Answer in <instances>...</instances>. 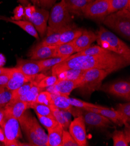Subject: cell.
I'll return each mask as SVG.
<instances>
[{"mask_svg": "<svg viewBox=\"0 0 130 146\" xmlns=\"http://www.w3.org/2000/svg\"><path fill=\"white\" fill-rule=\"evenodd\" d=\"M130 60L113 52L96 55H72L65 60L51 68L52 75H57L68 69L88 70L99 69L107 70L111 74L128 66Z\"/></svg>", "mask_w": 130, "mask_h": 146, "instance_id": "obj_1", "label": "cell"}, {"mask_svg": "<svg viewBox=\"0 0 130 146\" xmlns=\"http://www.w3.org/2000/svg\"><path fill=\"white\" fill-rule=\"evenodd\" d=\"M98 45L106 50L117 54L130 60V48L116 35L100 26L96 33Z\"/></svg>", "mask_w": 130, "mask_h": 146, "instance_id": "obj_2", "label": "cell"}, {"mask_svg": "<svg viewBox=\"0 0 130 146\" xmlns=\"http://www.w3.org/2000/svg\"><path fill=\"white\" fill-rule=\"evenodd\" d=\"M107 27L111 29L121 36L130 38V11L124 9L109 14L103 20Z\"/></svg>", "mask_w": 130, "mask_h": 146, "instance_id": "obj_3", "label": "cell"}, {"mask_svg": "<svg viewBox=\"0 0 130 146\" xmlns=\"http://www.w3.org/2000/svg\"><path fill=\"white\" fill-rule=\"evenodd\" d=\"M110 74L107 70L96 68L85 70L78 89L85 94H91L100 90L103 80Z\"/></svg>", "mask_w": 130, "mask_h": 146, "instance_id": "obj_4", "label": "cell"}, {"mask_svg": "<svg viewBox=\"0 0 130 146\" xmlns=\"http://www.w3.org/2000/svg\"><path fill=\"white\" fill-rule=\"evenodd\" d=\"M0 126L3 129L5 136L6 143L5 145H30L29 144L22 143L19 141L22 139V135L19 121L17 118L5 113L4 119Z\"/></svg>", "mask_w": 130, "mask_h": 146, "instance_id": "obj_5", "label": "cell"}, {"mask_svg": "<svg viewBox=\"0 0 130 146\" xmlns=\"http://www.w3.org/2000/svg\"><path fill=\"white\" fill-rule=\"evenodd\" d=\"M52 8L48 19V27L52 29H59L71 25L72 18L64 2L60 0Z\"/></svg>", "mask_w": 130, "mask_h": 146, "instance_id": "obj_6", "label": "cell"}, {"mask_svg": "<svg viewBox=\"0 0 130 146\" xmlns=\"http://www.w3.org/2000/svg\"><path fill=\"white\" fill-rule=\"evenodd\" d=\"M109 0H95L86 5L82 15L89 19L103 20L109 14Z\"/></svg>", "mask_w": 130, "mask_h": 146, "instance_id": "obj_7", "label": "cell"}, {"mask_svg": "<svg viewBox=\"0 0 130 146\" xmlns=\"http://www.w3.org/2000/svg\"><path fill=\"white\" fill-rule=\"evenodd\" d=\"M32 115L31 112L27 110L18 119L21 128L23 131L26 139L31 145L46 146L35 132L32 125Z\"/></svg>", "mask_w": 130, "mask_h": 146, "instance_id": "obj_8", "label": "cell"}, {"mask_svg": "<svg viewBox=\"0 0 130 146\" xmlns=\"http://www.w3.org/2000/svg\"><path fill=\"white\" fill-rule=\"evenodd\" d=\"M68 129L69 133L79 146L88 145L85 123L82 115L77 116V118L70 123Z\"/></svg>", "mask_w": 130, "mask_h": 146, "instance_id": "obj_9", "label": "cell"}, {"mask_svg": "<svg viewBox=\"0 0 130 146\" xmlns=\"http://www.w3.org/2000/svg\"><path fill=\"white\" fill-rule=\"evenodd\" d=\"M100 90L126 100H130V83L129 81H115L101 86Z\"/></svg>", "mask_w": 130, "mask_h": 146, "instance_id": "obj_10", "label": "cell"}, {"mask_svg": "<svg viewBox=\"0 0 130 146\" xmlns=\"http://www.w3.org/2000/svg\"><path fill=\"white\" fill-rule=\"evenodd\" d=\"M49 17V12L47 9L37 6L35 12L29 20L33 25L38 33L41 37L45 36L46 33Z\"/></svg>", "mask_w": 130, "mask_h": 146, "instance_id": "obj_11", "label": "cell"}, {"mask_svg": "<svg viewBox=\"0 0 130 146\" xmlns=\"http://www.w3.org/2000/svg\"><path fill=\"white\" fill-rule=\"evenodd\" d=\"M79 115H82L85 125L89 126L105 128L111 124V121L103 115L90 111L83 110L79 111Z\"/></svg>", "mask_w": 130, "mask_h": 146, "instance_id": "obj_12", "label": "cell"}, {"mask_svg": "<svg viewBox=\"0 0 130 146\" xmlns=\"http://www.w3.org/2000/svg\"><path fill=\"white\" fill-rule=\"evenodd\" d=\"M15 68L25 75L31 78H35L41 72H43L39 61L32 59L18 58Z\"/></svg>", "mask_w": 130, "mask_h": 146, "instance_id": "obj_13", "label": "cell"}, {"mask_svg": "<svg viewBox=\"0 0 130 146\" xmlns=\"http://www.w3.org/2000/svg\"><path fill=\"white\" fill-rule=\"evenodd\" d=\"M81 79L76 80H59L55 84L46 87L45 90L50 93H58L68 96L74 89L78 88L81 83Z\"/></svg>", "mask_w": 130, "mask_h": 146, "instance_id": "obj_14", "label": "cell"}, {"mask_svg": "<svg viewBox=\"0 0 130 146\" xmlns=\"http://www.w3.org/2000/svg\"><path fill=\"white\" fill-rule=\"evenodd\" d=\"M9 79L7 84L6 88L11 90L18 89L21 86L27 82L35 80V78H31L25 75L22 72L15 67L12 68L8 73Z\"/></svg>", "mask_w": 130, "mask_h": 146, "instance_id": "obj_15", "label": "cell"}, {"mask_svg": "<svg viewBox=\"0 0 130 146\" xmlns=\"http://www.w3.org/2000/svg\"><path fill=\"white\" fill-rule=\"evenodd\" d=\"M57 46H44L40 43L33 47L29 52L30 59L42 60L54 57Z\"/></svg>", "mask_w": 130, "mask_h": 146, "instance_id": "obj_16", "label": "cell"}, {"mask_svg": "<svg viewBox=\"0 0 130 146\" xmlns=\"http://www.w3.org/2000/svg\"><path fill=\"white\" fill-rule=\"evenodd\" d=\"M96 34L91 31L83 30L82 34L73 41L75 52L82 51L89 47L96 40Z\"/></svg>", "mask_w": 130, "mask_h": 146, "instance_id": "obj_17", "label": "cell"}, {"mask_svg": "<svg viewBox=\"0 0 130 146\" xmlns=\"http://www.w3.org/2000/svg\"><path fill=\"white\" fill-rule=\"evenodd\" d=\"M5 112L19 119L29 108V104L25 101L17 100L11 101L4 108Z\"/></svg>", "mask_w": 130, "mask_h": 146, "instance_id": "obj_18", "label": "cell"}, {"mask_svg": "<svg viewBox=\"0 0 130 146\" xmlns=\"http://www.w3.org/2000/svg\"><path fill=\"white\" fill-rule=\"evenodd\" d=\"M71 25V24L59 29H52L47 27L46 36L39 43L44 46H57L61 35Z\"/></svg>", "mask_w": 130, "mask_h": 146, "instance_id": "obj_19", "label": "cell"}, {"mask_svg": "<svg viewBox=\"0 0 130 146\" xmlns=\"http://www.w3.org/2000/svg\"><path fill=\"white\" fill-rule=\"evenodd\" d=\"M49 106L54 119L62 126L64 130H67L71 123V113L68 111L59 109L53 104Z\"/></svg>", "mask_w": 130, "mask_h": 146, "instance_id": "obj_20", "label": "cell"}, {"mask_svg": "<svg viewBox=\"0 0 130 146\" xmlns=\"http://www.w3.org/2000/svg\"><path fill=\"white\" fill-rule=\"evenodd\" d=\"M85 110L102 115L107 118H108L109 120H110L111 122H113V123L117 124L119 126H122L123 125H124L121 116L120 115L119 113L117 111V110L111 109L109 108H88Z\"/></svg>", "mask_w": 130, "mask_h": 146, "instance_id": "obj_21", "label": "cell"}, {"mask_svg": "<svg viewBox=\"0 0 130 146\" xmlns=\"http://www.w3.org/2000/svg\"><path fill=\"white\" fill-rule=\"evenodd\" d=\"M63 130L64 129L60 124L47 130L48 146H61Z\"/></svg>", "mask_w": 130, "mask_h": 146, "instance_id": "obj_22", "label": "cell"}, {"mask_svg": "<svg viewBox=\"0 0 130 146\" xmlns=\"http://www.w3.org/2000/svg\"><path fill=\"white\" fill-rule=\"evenodd\" d=\"M82 31L83 29L75 27L71 25L62 33L57 45L73 41L82 34Z\"/></svg>", "mask_w": 130, "mask_h": 146, "instance_id": "obj_23", "label": "cell"}, {"mask_svg": "<svg viewBox=\"0 0 130 146\" xmlns=\"http://www.w3.org/2000/svg\"><path fill=\"white\" fill-rule=\"evenodd\" d=\"M70 13L77 15H82L83 11L88 4L87 0H63Z\"/></svg>", "mask_w": 130, "mask_h": 146, "instance_id": "obj_24", "label": "cell"}, {"mask_svg": "<svg viewBox=\"0 0 130 146\" xmlns=\"http://www.w3.org/2000/svg\"><path fill=\"white\" fill-rule=\"evenodd\" d=\"M5 21L12 23L13 24H15L21 27L22 30L26 32L29 35L33 36L36 39L39 40V33L36 29H35L33 25L29 21L26 20H19V21H13L10 18H5Z\"/></svg>", "mask_w": 130, "mask_h": 146, "instance_id": "obj_25", "label": "cell"}, {"mask_svg": "<svg viewBox=\"0 0 130 146\" xmlns=\"http://www.w3.org/2000/svg\"><path fill=\"white\" fill-rule=\"evenodd\" d=\"M85 70L77 69H68L61 72L59 74L56 75L57 76L59 80H76L82 78Z\"/></svg>", "mask_w": 130, "mask_h": 146, "instance_id": "obj_26", "label": "cell"}, {"mask_svg": "<svg viewBox=\"0 0 130 146\" xmlns=\"http://www.w3.org/2000/svg\"><path fill=\"white\" fill-rule=\"evenodd\" d=\"M75 52L73 41L57 46L54 57H69Z\"/></svg>", "mask_w": 130, "mask_h": 146, "instance_id": "obj_27", "label": "cell"}, {"mask_svg": "<svg viewBox=\"0 0 130 146\" xmlns=\"http://www.w3.org/2000/svg\"><path fill=\"white\" fill-rule=\"evenodd\" d=\"M44 90L45 89L40 88V87H39L37 83L35 80L34 84H33V86L32 87L31 90L29 91L26 94L19 97L17 100L25 101V102H26V103H28L29 105H30V104L35 103L39 93L40 92Z\"/></svg>", "mask_w": 130, "mask_h": 146, "instance_id": "obj_28", "label": "cell"}, {"mask_svg": "<svg viewBox=\"0 0 130 146\" xmlns=\"http://www.w3.org/2000/svg\"><path fill=\"white\" fill-rule=\"evenodd\" d=\"M35 80L37 83L39 87L43 89H45L46 87L53 86L55 84L59 79L56 75H52L49 76H44L42 75H36Z\"/></svg>", "mask_w": 130, "mask_h": 146, "instance_id": "obj_29", "label": "cell"}, {"mask_svg": "<svg viewBox=\"0 0 130 146\" xmlns=\"http://www.w3.org/2000/svg\"><path fill=\"white\" fill-rule=\"evenodd\" d=\"M68 98L67 96L60 94L54 99L53 104L60 110L68 111L71 113L74 107L69 104Z\"/></svg>", "mask_w": 130, "mask_h": 146, "instance_id": "obj_30", "label": "cell"}, {"mask_svg": "<svg viewBox=\"0 0 130 146\" xmlns=\"http://www.w3.org/2000/svg\"><path fill=\"white\" fill-rule=\"evenodd\" d=\"M68 57H52L47 59L39 60L43 72L51 69L55 65L65 60Z\"/></svg>", "mask_w": 130, "mask_h": 146, "instance_id": "obj_31", "label": "cell"}, {"mask_svg": "<svg viewBox=\"0 0 130 146\" xmlns=\"http://www.w3.org/2000/svg\"><path fill=\"white\" fill-rule=\"evenodd\" d=\"M130 0H109V13L124 9H129Z\"/></svg>", "mask_w": 130, "mask_h": 146, "instance_id": "obj_32", "label": "cell"}, {"mask_svg": "<svg viewBox=\"0 0 130 146\" xmlns=\"http://www.w3.org/2000/svg\"><path fill=\"white\" fill-rule=\"evenodd\" d=\"M32 125L37 137L46 146H48V135L39 123L37 119L33 115L32 116Z\"/></svg>", "mask_w": 130, "mask_h": 146, "instance_id": "obj_33", "label": "cell"}, {"mask_svg": "<svg viewBox=\"0 0 130 146\" xmlns=\"http://www.w3.org/2000/svg\"><path fill=\"white\" fill-rule=\"evenodd\" d=\"M114 146H128L129 139L125 136L124 131L115 130L112 135Z\"/></svg>", "mask_w": 130, "mask_h": 146, "instance_id": "obj_34", "label": "cell"}, {"mask_svg": "<svg viewBox=\"0 0 130 146\" xmlns=\"http://www.w3.org/2000/svg\"><path fill=\"white\" fill-rule=\"evenodd\" d=\"M33 108L35 110L36 113H38L43 116H48V117L54 119L51 110L49 106L34 103L29 105V108Z\"/></svg>", "mask_w": 130, "mask_h": 146, "instance_id": "obj_35", "label": "cell"}, {"mask_svg": "<svg viewBox=\"0 0 130 146\" xmlns=\"http://www.w3.org/2000/svg\"><path fill=\"white\" fill-rule=\"evenodd\" d=\"M110 51L107 50H106L102 47H101L99 45H95L92 46H90L88 48H86L82 51L77 52V54H74L75 55H100L105 54L109 53Z\"/></svg>", "mask_w": 130, "mask_h": 146, "instance_id": "obj_36", "label": "cell"}, {"mask_svg": "<svg viewBox=\"0 0 130 146\" xmlns=\"http://www.w3.org/2000/svg\"><path fill=\"white\" fill-rule=\"evenodd\" d=\"M68 100L69 102V104L73 107L76 108L85 110L88 108H106L107 107H102L101 106H98L96 104H93L92 103H87V102L83 101L81 100H78L77 98H68Z\"/></svg>", "mask_w": 130, "mask_h": 146, "instance_id": "obj_37", "label": "cell"}, {"mask_svg": "<svg viewBox=\"0 0 130 146\" xmlns=\"http://www.w3.org/2000/svg\"><path fill=\"white\" fill-rule=\"evenodd\" d=\"M117 111L119 113L123 119L124 125H128L130 121V104H119L117 106Z\"/></svg>", "mask_w": 130, "mask_h": 146, "instance_id": "obj_38", "label": "cell"}, {"mask_svg": "<svg viewBox=\"0 0 130 146\" xmlns=\"http://www.w3.org/2000/svg\"><path fill=\"white\" fill-rule=\"evenodd\" d=\"M13 97V90L8 89L6 87L0 89V109L4 108Z\"/></svg>", "mask_w": 130, "mask_h": 146, "instance_id": "obj_39", "label": "cell"}, {"mask_svg": "<svg viewBox=\"0 0 130 146\" xmlns=\"http://www.w3.org/2000/svg\"><path fill=\"white\" fill-rule=\"evenodd\" d=\"M34 82L35 80L27 82L23 84L22 86H21L18 89L13 90V97L11 101L15 100L18 99L19 97L26 94L32 88V87L34 84Z\"/></svg>", "mask_w": 130, "mask_h": 146, "instance_id": "obj_40", "label": "cell"}, {"mask_svg": "<svg viewBox=\"0 0 130 146\" xmlns=\"http://www.w3.org/2000/svg\"><path fill=\"white\" fill-rule=\"evenodd\" d=\"M35 103L47 106L52 104L53 100L51 98V94L45 90L40 92L39 93Z\"/></svg>", "mask_w": 130, "mask_h": 146, "instance_id": "obj_41", "label": "cell"}, {"mask_svg": "<svg viewBox=\"0 0 130 146\" xmlns=\"http://www.w3.org/2000/svg\"><path fill=\"white\" fill-rule=\"evenodd\" d=\"M36 115L40 123L47 129V130L53 129L60 124L53 118L48 117V116H43L38 113H36Z\"/></svg>", "mask_w": 130, "mask_h": 146, "instance_id": "obj_42", "label": "cell"}, {"mask_svg": "<svg viewBox=\"0 0 130 146\" xmlns=\"http://www.w3.org/2000/svg\"><path fill=\"white\" fill-rule=\"evenodd\" d=\"M61 146H79L67 130H63Z\"/></svg>", "mask_w": 130, "mask_h": 146, "instance_id": "obj_43", "label": "cell"}, {"mask_svg": "<svg viewBox=\"0 0 130 146\" xmlns=\"http://www.w3.org/2000/svg\"><path fill=\"white\" fill-rule=\"evenodd\" d=\"M13 16L10 19L13 21H19L23 19L25 16L24 7L22 5H19L17 6L13 11Z\"/></svg>", "mask_w": 130, "mask_h": 146, "instance_id": "obj_44", "label": "cell"}, {"mask_svg": "<svg viewBox=\"0 0 130 146\" xmlns=\"http://www.w3.org/2000/svg\"><path fill=\"white\" fill-rule=\"evenodd\" d=\"M36 7L37 6L35 5L29 4L28 5L24 7V12H25V16L23 18L24 20H26V21L29 20V19L32 17V15L35 12Z\"/></svg>", "mask_w": 130, "mask_h": 146, "instance_id": "obj_45", "label": "cell"}, {"mask_svg": "<svg viewBox=\"0 0 130 146\" xmlns=\"http://www.w3.org/2000/svg\"><path fill=\"white\" fill-rule=\"evenodd\" d=\"M56 0H39V6L46 9H50L55 4Z\"/></svg>", "mask_w": 130, "mask_h": 146, "instance_id": "obj_46", "label": "cell"}, {"mask_svg": "<svg viewBox=\"0 0 130 146\" xmlns=\"http://www.w3.org/2000/svg\"><path fill=\"white\" fill-rule=\"evenodd\" d=\"M9 79V76L8 74L0 75V89L6 87L8 82Z\"/></svg>", "mask_w": 130, "mask_h": 146, "instance_id": "obj_47", "label": "cell"}, {"mask_svg": "<svg viewBox=\"0 0 130 146\" xmlns=\"http://www.w3.org/2000/svg\"><path fill=\"white\" fill-rule=\"evenodd\" d=\"M0 141L3 143L4 145L5 144V143H6L5 136L4 132V130L1 127H0Z\"/></svg>", "mask_w": 130, "mask_h": 146, "instance_id": "obj_48", "label": "cell"}, {"mask_svg": "<svg viewBox=\"0 0 130 146\" xmlns=\"http://www.w3.org/2000/svg\"><path fill=\"white\" fill-rule=\"evenodd\" d=\"M11 68H4V67H0V75L8 74L10 72Z\"/></svg>", "mask_w": 130, "mask_h": 146, "instance_id": "obj_49", "label": "cell"}, {"mask_svg": "<svg viewBox=\"0 0 130 146\" xmlns=\"http://www.w3.org/2000/svg\"><path fill=\"white\" fill-rule=\"evenodd\" d=\"M6 63V59L5 56L0 53V67H3Z\"/></svg>", "mask_w": 130, "mask_h": 146, "instance_id": "obj_50", "label": "cell"}, {"mask_svg": "<svg viewBox=\"0 0 130 146\" xmlns=\"http://www.w3.org/2000/svg\"><path fill=\"white\" fill-rule=\"evenodd\" d=\"M5 110L4 108H1L0 109V125L1 124V123L3 122L4 117H5Z\"/></svg>", "mask_w": 130, "mask_h": 146, "instance_id": "obj_51", "label": "cell"}, {"mask_svg": "<svg viewBox=\"0 0 130 146\" xmlns=\"http://www.w3.org/2000/svg\"><path fill=\"white\" fill-rule=\"evenodd\" d=\"M31 1L33 3V5L37 6V7H40L39 6V0H31Z\"/></svg>", "mask_w": 130, "mask_h": 146, "instance_id": "obj_52", "label": "cell"}, {"mask_svg": "<svg viewBox=\"0 0 130 146\" xmlns=\"http://www.w3.org/2000/svg\"><path fill=\"white\" fill-rule=\"evenodd\" d=\"M5 18H5V17H4L0 16V19H1V20H5Z\"/></svg>", "mask_w": 130, "mask_h": 146, "instance_id": "obj_53", "label": "cell"}, {"mask_svg": "<svg viewBox=\"0 0 130 146\" xmlns=\"http://www.w3.org/2000/svg\"><path fill=\"white\" fill-rule=\"evenodd\" d=\"M87 1H88V3H90V2H91V1H93V0H87Z\"/></svg>", "mask_w": 130, "mask_h": 146, "instance_id": "obj_54", "label": "cell"}]
</instances>
